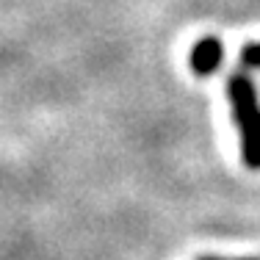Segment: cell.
I'll list each match as a JSON object with an SVG mask.
<instances>
[{
    "label": "cell",
    "mask_w": 260,
    "mask_h": 260,
    "mask_svg": "<svg viewBox=\"0 0 260 260\" xmlns=\"http://www.w3.org/2000/svg\"><path fill=\"white\" fill-rule=\"evenodd\" d=\"M227 97L241 130V155L249 169H260V100L246 72H235L227 80Z\"/></svg>",
    "instance_id": "1"
},
{
    "label": "cell",
    "mask_w": 260,
    "mask_h": 260,
    "mask_svg": "<svg viewBox=\"0 0 260 260\" xmlns=\"http://www.w3.org/2000/svg\"><path fill=\"white\" fill-rule=\"evenodd\" d=\"M221 58H224V47H221V42L216 39V36H205V39H200L194 45V50H191V70L197 72V75H213L216 70L221 67Z\"/></svg>",
    "instance_id": "2"
},
{
    "label": "cell",
    "mask_w": 260,
    "mask_h": 260,
    "mask_svg": "<svg viewBox=\"0 0 260 260\" xmlns=\"http://www.w3.org/2000/svg\"><path fill=\"white\" fill-rule=\"evenodd\" d=\"M241 64L246 67V70H260V42H255V45H246L244 50H241Z\"/></svg>",
    "instance_id": "3"
},
{
    "label": "cell",
    "mask_w": 260,
    "mask_h": 260,
    "mask_svg": "<svg viewBox=\"0 0 260 260\" xmlns=\"http://www.w3.org/2000/svg\"><path fill=\"white\" fill-rule=\"evenodd\" d=\"M200 260H224V257H200ZM238 260H260V257H238Z\"/></svg>",
    "instance_id": "4"
}]
</instances>
